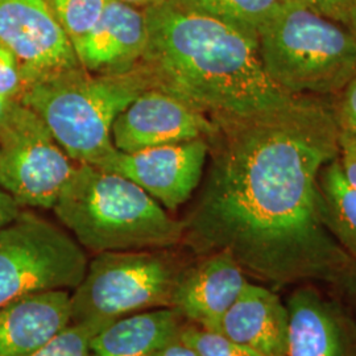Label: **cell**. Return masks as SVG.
Wrapping results in <instances>:
<instances>
[{"label": "cell", "mask_w": 356, "mask_h": 356, "mask_svg": "<svg viewBox=\"0 0 356 356\" xmlns=\"http://www.w3.org/2000/svg\"><path fill=\"white\" fill-rule=\"evenodd\" d=\"M334 98L306 97L244 120H213L201 191L182 219L198 256L226 252L272 288L342 282L354 260L323 216L318 178L339 154Z\"/></svg>", "instance_id": "1"}, {"label": "cell", "mask_w": 356, "mask_h": 356, "mask_svg": "<svg viewBox=\"0 0 356 356\" xmlns=\"http://www.w3.org/2000/svg\"><path fill=\"white\" fill-rule=\"evenodd\" d=\"M143 11L148 42L138 66L152 89L176 97L211 120L252 119L306 98L272 82L254 33L179 0H163Z\"/></svg>", "instance_id": "2"}, {"label": "cell", "mask_w": 356, "mask_h": 356, "mask_svg": "<svg viewBox=\"0 0 356 356\" xmlns=\"http://www.w3.org/2000/svg\"><path fill=\"white\" fill-rule=\"evenodd\" d=\"M51 210L94 254L175 248L184 238L182 220L139 185L91 164H76Z\"/></svg>", "instance_id": "3"}, {"label": "cell", "mask_w": 356, "mask_h": 356, "mask_svg": "<svg viewBox=\"0 0 356 356\" xmlns=\"http://www.w3.org/2000/svg\"><path fill=\"white\" fill-rule=\"evenodd\" d=\"M148 89L149 79L139 66L122 74H97L78 65L31 81L19 102L40 116L74 163L98 166L116 151L115 119Z\"/></svg>", "instance_id": "4"}, {"label": "cell", "mask_w": 356, "mask_h": 356, "mask_svg": "<svg viewBox=\"0 0 356 356\" xmlns=\"http://www.w3.org/2000/svg\"><path fill=\"white\" fill-rule=\"evenodd\" d=\"M272 82L296 97L335 98L356 76V40L346 26L284 0L257 33Z\"/></svg>", "instance_id": "5"}, {"label": "cell", "mask_w": 356, "mask_h": 356, "mask_svg": "<svg viewBox=\"0 0 356 356\" xmlns=\"http://www.w3.org/2000/svg\"><path fill=\"white\" fill-rule=\"evenodd\" d=\"M185 266L170 248L97 254L70 293L72 323L106 326L135 313L170 307Z\"/></svg>", "instance_id": "6"}, {"label": "cell", "mask_w": 356, "mask_h": 356, "mask_svg": "<svg viewBox=\"0 0 356 356\" xmlns=\"http://www.w3.org/2000/svg\"><path fill=\"white\" fill-rule=\"evenodd\" d=\"M88 266L73 236L23 210L0 229V309L29 294L74 291Z\"/></svg>", "instance_id": "7"}, {"label": "cell", "mask_w": 356, "mask_h": 356, "mask_svg": "<svg viewBox=\"0 0 356 356\" xmlns=\"http://www.w3.org/2000/svg\"><path fill=\"white\" fill-rule=\"evenodd\" d=\"M76 168L40 116L17 103L0 129V188L22 207L53 209Z\"/></svg>", "instance_id": "8"}, {"label": "cell", "mask_w": 356, "mask_h": 356, "mask_svg": "<svg viewBox=\"0 0 356 356\" xmlns=\"http://www.w3.org/2000/svg\"><path fill=\"white\" fill-rule=\"evenodd\" d=\"M207 156V139H197L136 152L116 149L98 168L128 178L165 210L176 211L201 185Z\"/></svg>", "instance_id": "9"}, {"label": "cell", "mask_w": 356, "mask_h": 356, "mask_svg": "<svg viewBox=\"0 0 356 356\" xmlns=\"http://www.w3.org/2000/svg\"><path fill=\"white\" fill-rule=\"evenodd\" d=\"M0 48L13 53L24 81L79 65L48 0H0Z\"/></svg>", "instance_id": "10"}, {"label": "cell", "mask_w": 356, "mask_h": 356, "mask_svg": "<svg viewBox=\"0 0 356 356\" xmlns=\"http://www.w3.org/2000/svg\"><path fill=\"white\" fill-rule=\"evenodd\" d=\"M216 123L188 103L161 90L148 89L115 119L111 140L120 152L209 139Z\"/></svg>", "instance_id": "11"}, {"label": "cell", "mask_w": 356, "mask_h": 356, "mask_svg": "<svg viewBox=\"0 0 356 356\" xmlns=\"http://www.w3.org/2000/svg\"><path fill=\"white\" fill-rule=\"evenodd\" d=\"M285 356H356V321L316 286L302 285L288 300Z\"/></svg>", "instance_id": "12"}, {"label": "cell", "mask_w": 356, "mask_h": 356, "mask_svg": "<svg viewBox=\"0 0 356 356\" xmlns=\"http://www.w3.org/2000/svg\"><path fill=\"white\" fill-rule=\"evenodd\" d=\"M248 282L247 273L229 254H204L182 269L170 307L186 323L216 331Z\"/></svg>", "instance_id": "13"}, {"label": "cell", "mask_w": 356, "mask_h": 356, "mask_svg": "<svg viewBox=\"0 0 356 356\" xmlns=\"http://www.w3.org/2000/svg\"><path fill=\"white\" fill-rule=\"evenodd\" d=\"M148 42L143 8L108 0L99 23L76 51L79 65L90 73L122 74L140 63Z\"/></svg>", "instance_id": "14"}, {"label": "cell", "mask_w": 356, "mask_h": 356, "mask_svg": "<svg viewBox=\"0 0 356 356\" xmlns=\"http://www.w3.org/2000/svg\"><path fill=\"white\" fill-rule=\"evenodd\" d=\"M289 314L280 296L248 282L220 319L216 332L263 356H285Z\"/></svg>", "instance_id": "15"}, {"label": "cell", "mask_w": 356, "mask_h": 356, "mask_svg": "<svg viewBox=\"0 0 356 356\" xmlns=\"http://www.w3.org/2000/svg\"><path fill=\"white\" fill-rule=\"evenodd\" d=\"M70 323L69 291L19 298L0 309V356H32Z\"/></svg>", "instance_id": "16"}, {"label": "cell", "mask_w": 356, "mask_h": 356, "mask_svg": "<svg viewBox=\"0 0 356 356\" xmlns=\"http://www.w3.org/2000/svg\"><path fill=\"white\" fill-rule=\"evenodd\" d=\"M185 323L172 307L122 317L92 335L88 356H151L175 339Z\"/></svg>", "instance_id": "17"}, {"label": "cell", "mask_w": 356, "mask_h": 356, "mask_svg": "<svg viewBox=\"0 0 356 356\" xmlns=\"http://www.w3.org/2000/svg\"><path fill=\"white\" fill-rule=\"evenodd\" d=\"M318 184L327 227L356 263V189L344 177L338 156L323 166Z\"/></svg>", "instance_id": "18"}, {"label": "cell", "mask_w": 356, "mask_h": 356, "mask_svg": "<svg viewBox=\"0 0 356 356\" xmlns=\"http://www.w3.org/2000/svg\"><path fill=\"white\" fill-rule=\"evenodd\" d=\"M182 4L257 33L277 13L284 0H179Z\"/></svg>", "instance_id": "19"}, {"label": "cell", "mask_w": 356, "mask_h": 356, "mask_svg": "<svg viewBox=\"0 0 356 356\" xmlns=\"http://www.w3.org/2000/svg\"><path fill=\"white\" fill-rule=\"evenodd\" d=\"M107 1L108 0H48L76 54L99 23Z\"/></svg>", "instance_id": "20"}, {"label": "cell", "mask_w": 356, "mask_h": 356, "mask_svg": "<svg viewBox=\"0 0 356 356\" xmlns=\"http://www.w3.org/2000/svg\"><path fill=\"white\" fill-rule=\"evenodd\" d=\"M179 335L201 356H263L229 341L219 332L204 330L191 323L182 326Z\"/></svg>", "instance_id": "21"}, {"label": "cell", "mask_w": 356, "mask_h": 356, "mask_svg": "<svg viewBox=\"0 0 356 356\" xmlns=\"http://www.w3.org/2000/svg\"><path fill=\"white\" fill-rule=\"evenodd\" d=\"M102 327L104 326L94 322L70 323L32 356H88L90 339Z\"/></svg>", "instance_id": "22"}, {"label": "cell", "mask_w": 356, "mask_h": 356, "mask_svg": "<svg viewBox=\"0 0 356 356\" xmlns=\"http://www.w3.org/2000/svg\"><path fill=\"white\" fill-rule=\"evenodd\" d=\"M332 107L339 132L356 140V76L334 98Z\"/></svg>", "instance_id": "23"}, {"label": "cell", "mask_w": 356, "mask_h": 356, "mask_svg": "<svg viewBox=\"0 0 356 356\" xmlns=\"http://www.w3.org/2000/svg\"><path fill=\"white\" fill-rule=\"evenodd\" d=\"M313 13L330 19L335 23L347 26L350 16L355 10L356 0H289Z\"/></svg>", "instance_id": "24"}, {"label": "cell", "mask_w": 356, "mask_h": 356, "mask_svg": "<svg viewBox=\"0 0 356 356\" xmlns=\"http://www.w3.org/2000/svg\"><path fill=\"white\" fill-rule=\"evenodd\" d=\"M338 159L347 182L356 189V140L341 132Z\"/></svg>", "instance_id": "25"}, {"label": "cell", "mask_w": 356, "mask_h": 356, "mask_svg": "<svg viewBox=\"0 0 356 356\" xmlns=\"http://www.w3.org/2000/svg\"><path fill=\"white\" fill-rule=\"evenodd\" d=\"M22 211L23 207L13 200V195L0 188V229L13 222Z\"/></svg>", "instance_id": "26"}, {"label": "cell", "mask_w": 356, "mask_h": 356, "mask_svg": "<svg viewBox=\"0 0 356 356\" xmlns=\"http://www.w3.org/2000/svg\"><path fill=\"white\" fill-rule=\"evenodd\" d=\"M151 356H201L197 350H194L191 344L185 342L178 334L175 339L160 347Z\"/></svg>", "instance_id": "27"}, {"label": "cell", "mask_w": 356, "mask_h": 356, "mask_svg": "<svg viewBox=\"0 0 356 356\" xmlns=\"http://www.w3.org/2000/svg\"><path fill=\"white\" fill-rule=\"evenodd\" d=\"M19 101L6 99L0 97V129L7 124Z\"/></svg>", "instance_id": "28"}, {"label": "cell", "mask_w": 356, "mask_h": 356, "mask_svg": "<svg viewBox=\"0 0 356 356\" xmlns=\"http://www.w3.org/2000/svg\"><path fill=\"white\" fill-rule=\"evenodd\" d=\"M342 284H344V286H347V291L351 294L353 297V301L355 304L356 307V263L354 261V264L350 267L348 272L346 273Z\"/></svg>", "instance_id": "29"}, {"label": "cell", "mask_w": 356, "mask_h": 356, "mask_svg": "<svg viewBox=\"0 0 356 356\" xmlns=\"http://www.w3.org/2000/svg\"><path fill=\"white\" fill-rule=\"evenodd\" d=\"M17 63L16 58L13 57V53L4 49V48H0V74L11 65Z\"/></svg>", "instance_id": "30"}, {"label": "cell", "mask_w": 356, "mask_h": 356, "mask_svg": "<svg viewBox=\"0 0 356 356\" xmlns=\"http://www.w3.org/2000/svg\"><path fill=\"white\" fill-rule=\"evenodd\" d=\"M119 1L127 3V4H131V6L139 7V8H145V7H148V6L160 3V1H163V0H119Z\"/></svg>", "instance_id": "31"}, {"label": "cell", "mask_w": 356, "mask_h": 356, "mask_svg": "<svg viewBox=\"0 0 356 356\" xmlns=\"http://www.w3.org/2000/svg\"><path fill=\"white\" fill-rule=\"evenodd\" d=\"M346 28L351 32V35L354 36V38L356 40V7L355 10L353 11L351 13V16H350V20H348V23H347V26Z\"/></svg>", "instance_id": "32"}]
</instances>
